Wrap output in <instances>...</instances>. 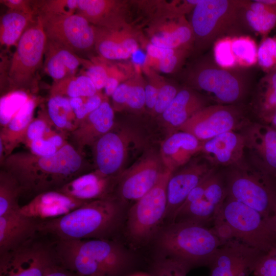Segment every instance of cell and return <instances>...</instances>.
<instances>
[{
	"label": "cell",
	"mask_w": 276,
	"mask_h": 276,
	"mask_svg": "<svg viewBox=\"0 0 276 276\" xmlns=\"http://www.w3.org/2000/svg\"><path fill=\"white\" fill-rule=\"evenodd\" d=\"M226 197L245 204L269 219L276 203V181L245 161L223 174Z\"/></svg>",
	"instance_id": "cell-9"
},
{
	"label": "cell",
	"mask_w": 276,
	"mask_h": 276,
	"mask_svg": "<svg viewBox=\"0 0 276 276\" xmlns=\"http://www.w3.org/2000/svg\"><path fill=\"white\" fill-rule=\"evenodd\" d=\"M202 142L193 134L183 131L173 132L162 143L159 156L164 167L173 172L187 164L200 152Z\"/></svg>",
	"instance_id": "cell-26"
},
{
	"label": "cell",
	"mask_w": 276,
	"mask_h": 276,
	"mask_svg": "<svg viewBox=\"0 0 276 276\" xmlns=\"http://www.w3.org/2000/svg\"><path fill=\"white\" fill-rule=\"evenodd\" d=\"M190 52L184 49L176 50L173 53L162 59H149V63L159 72L165 74L173 73L181 67Z\"/></svg>",
	"instance_id": "cell-44"
},
{
	"label": "cell",
	"mask_w": 276,
	"mask_h": 276,
	"mask_svg": "<svg viewBox=\"0 0 276 276\" xmlns=\"http://www.w3.org/2000/svg\"><path fill=\"white\" fill-rule=\"evenodd\" d=\"M241 130L249 164L276 181V130L268 124L248 122Z\"/></svg>",
	"instance_id": "cell-16"
},
{
	"label": "cell",
	"mask_w": 276,
	"mask_h": 276,
	"mask_svg": "<svg viewBox=\"0 0 276 276\" xmlns=\"http://www.w3.org/2000/svg\"><path fill=\"white\" fill-rule=\"evenodd\" d=\"M151 76L149 81L145 85V106L152 112L157 99L161 79L156 75Z\"/></svg>",
	"instance_id": "cell-50"
},
{
	"label": "cell",
	"mask_w": 276,
	"mask_h": 276,
	"mask_svg": "<svg viewBox=\"0 0 276 276\" xmlns=\"http://www.w3.org/2000/svg\"><path fill=\"white\" fill-rule=\"evenodd\" d=\"M190 270L182 263L164 256L154 264L152 276H187Z\"/></svg>",
	"instance_id": "cell-45"
},
{
	"label": "cell",
	"mask_w": 276,
	"mask_h": 276,
	"mask_svg": "<svg viewBox=\"0 0 276 276\" xmlns=\"http://www.w3.org/2000/svg\"><path fill=\"white\" fill-rule=\"evenodd\" d=\"M29 92L23 90L9 91L1 97L0 127L6 126L16 113L26 102L30 96Z\"/></svg>",
	"instance_id": "cell-38"
},
{
	"label": "cell",
	"mask_w": 276,
	"mask_h": 276,
	"mask_svg": "<svg viewBox=\"0 0 276 276\" xmlns=\"http://www.w3.org/2000/svg\"><path fill=\"white\" fill-rule=\"evenodd\" d=\"M246 0H199L189 20L192 29L193 50H207L218 39L241 34L246 28L243 9Z\"/></svg>",
	"instance_id": "cell-6"
},
{
	"label": "cell",
	"mask_w": 276,
	"mask_h": 276,
	"mask_svg": "<svg viewBox=\"0 0 276 276\" xmlns=\"http://www.w3.org/2000/svg\"><path fill=\"white\" fill-rule=\"evenodd\" d=\"M89 201L80 200L59 191H50L35 196L19 212L38 221L63 216Z\"/></svg>",
	"instance_id": "cell-21"
},
{
	"label": "cell",
	"mask_w": 276,
	"mask_h": 276,
	"mask_svg": "<svg viewBox=\"0 0 276 276\" xmlns=\"http://www.w3.org/2000/svg\"><path fill=\"white\" fill-rule=\"evenodd\" d=\"M90 276H102V275H100V274H94V275H90Z\"/></svg>",
	"instance_id": "cell-61"
},
{
	"label": "cell",
	"mask_w": 276,
	"mask_h": 276,
	"mask_svg": "<svg viewBox=\"0 0 276 276\" xmlns=\"http://www.w3.org/2000/svg\"><path fill=\"white\" fill-rule=\"evenodd\" d=\"M99 92L92 81L82 74L72 76L54 82L50 88V96H59L70 99L90 97Z\"/></svg>",
	"instance_id": "cell-35"
},
{
	"label": "cell",
	"mask_w": 276,
	"mask_h": 276,
	"mask_svg": "<svg viewBox=\"0 0 276 276\" xmlns=\"http://www.w3.org/2000/svg\"><path fill=\"white\" fill-rule=\"evenodd\" d=\"M0 2L9 9L36 15L32 1L1 0Z\"/></svg>",
	"instance_id": "cell-53"
},
{
	"label": "cell",
	"mask_w": 276,
	"mask_h": 276,
	"mask_svg": "<svg viewBox=\"0 0 276 276\" xmlns=\"http://www.w3.org/2000/svg\"><path fill=\"white\" fill-rule=\"evenodd\" d=\"M133 78L120 83L111 95L114 110L121 109L126 106Z\"/></svg>",
	"instance_id": "cell-52"
},
{
	"label": "cell",
	"mask_w": 276,
	"mask_h": 276,
	"mask_svg": "<svg viewBox=\"0 0 276 276\" xmlns=\"http://www.w3.org/2000/svg\"><path fill=\"white\" fill-rule=\"evenodd\" d=\"M210 99L188 87L180 88L167 109L161 114L167 125L177 129L191 117L210 105Z\"/></svg>",
	"instance_id": "cell-30"
},
{
	"label": "cell",
	"mask_w": 276,
	"mask_h": 276,
	"mask_svg": "<svg viewBox=\"0 0 276 276\" xmlns=\"http://www.w3.org/2000/svg\"><path fill=\"white\" fill-rule=\"evenodd\" d=\"M131 276H149V275H146L145 274H143V273H137V274L132 275Z\"/></svg>",
	"instance_id": "cell-60"
},
{
	"label": "cell",
	"mask_w": 276,
	"mask_h": 276,
	"mask_svg": "<svg viewBox=\"0 0 276 276\" xmlns=\"http://www.w3.org/2000/svg\"><path fill=\"white\" fill-rule=\"evenodd\" d=\"M58 262L52 242L39 239L37 235L0 254V276H44Z\"/></svg>",
	"instance_id": "cell-11"
},
{
	"label": "cell",
	"mask_w": 276,
	"mask_h": 276,
	"mask_svg": "<svg viewBox=\"0 0 276 276\" xmlns=\"http://www.w3.org/2000/svg\"><path fill=\"white\" fill-rule=\"evenodd\" d=\"M54 130L55 129L47 114L45 109L43 108L30 123L22 144L26 146L32 141L45 137Z\"/></svg>",
	"instance_id": "cell-42"
},
{
	"label": "cell",
	"mask_w": 276,
	"mask_h": 276,
	"mask_svg": "<svg viewBox=\"0 0 276 276\" xmlns=\"http://www.w3.org/2000/svg\"><path fill=\"white\" fill-rule=\"evenodd\" d=\"M36 17L35 14L9 9L1 18V45L8 49L16 47L24 33Z\"/></svg>",
	"instance_id": "cell-33"
},
{
	"label": "cell",
	"mask_w": 276,
	"mask_h": 276,
	"mask_svg": "<svg viewBox=\"0 0 276 276\" xmlns=\"http://www.w3.org/2000/svg\"><path fill=\"white\" fill-rule=\"evenodd\" d=\"M270 225L276 234V203L272 216L269 219Z\"/></svg>",
	"instance_id": "cell-57"
},
{
	"label": "cell",
	"mask_w": 276,
	"mask_h": 276,
	"mask_svg": "<svg viewBox=\"0 0 276 276\" xmlns=\"http://www.w3.org/2000/svg\"><path fill=\"white\" fill-rule=\"evenodd\" d=\"M145 85L140 76L133 78L126 106L140 110L145 106Z\"/></svg>",
	"instance_id": "cell-47"
},
{
	"label": "cell",
	"mask_w": 276,
	"mask_h": 276,
	"mask_svg": "<svg viewBox=\"0 0 276 276\" xmlns=\"http://www.w3.org/2000/svg\"><path fill=\"white\" fill-rule=\"evenodd\" d=\"M47 41L37 16L20 37L9 63L6 93L15 90L35 93L38 89V73L42 66Z\"/></svg>",
	"instance_id": "cell-8"
},
{
	"label": "cell",
	"mask_w": 276,
	"mask_h": 276,
	"mask_svg": "<svg viewBox=\"0 0 276 276\" xmlns=\"http://www.w3.org/2000/svg\"><path fill=\"white\" fill-rule=\"evenodd\" d=\"M22 191L17 180L10 173L0 171V216L19 210V197Z\"/></svg>",
	"instance_id": "cell-36"
},
{
	"label": "cell",
	"mask_w": 276,
	"mask_h": 276,
	"mask_svg": "<svg viewBox=\"0 0 276 276\" xmlns=\"http://www.w3.org/2000/svg\"><path fill=\"white\" fill-rule=\"evenodd\" d=\"M86 68L83 74L90 78L97 90L99 91L104 88L110 75L107 68L99 63H91Z\"/></svg>",
	"instance_id": "cell-48"
},
{
	"label": "cell",
	"mask_w": 276,
	"mask_h": 276,
	"mask_svg": "<svg viewBox=\"0 0 276 276\" xmlns=\"http://www.w3.org/2000/svg\"><path fill=\"white\" fill-rule=\"evenodd\" d=\"M158 155L149 154L119 176L113 196L122 203L136 202L156 183L165 168Z\"/></svg>",
	"instance_id": "cell-15"
},
{
	"label": "cell",
	"mask_w": 276,
	"mask_h": 276,
	"mask_svg": "<svg viewBox=\"0 0 276 276\" xmlns=\"http://www.w3.org/2000/svg\"><path fill=\"white\" fill-rule=\"evenodd\" d=\"M45 109L54 129L68 137L76 129V118L70 98L50 96Z\"/></svg>",
	"instance_id": "cell-34"
},
{
	"label": "cell",
	"mask_w": 276,
	"mask_h": 276,
	"mask_svg": "<svg viewBox=\"0 0 276 276\" xmlns=\"http://www.w3.org/2000/svg\"><path fill=\"white\" fill-rule=\"evenodd\" d=\"M38 14L69 15L75 14L77 8V0H48L33 1Z\"/></svg>",
	"instance_id": "cell-41"
},
{
	"label": "cell",
	"mask_w": 276,
	"mask_h": 276,
	"mask_svg": "<svg viewBox=\"0 0 276 276\" xmlns=\"http://www.w3.org/2000/svg\"><path fill=\"white\" fill-rule=\"evenodd\" d=\"M186 86L218 104L236 105L247 94L249 81L239 68L221 67L213 56L206 55L198 59L187 71Z\"/></svg>",
	"instance_id": "cell-7"
},
{
	"label": "cell",
	"mask_w": 276,
	"mask_h": 276,
	"mask_svg": "<svg viewBox=\"0 0 276 276\" xmlns=\"http://www.w3.org/2000/svg\"><path fill=\"white\" fill-rule=\"evenodd\" d=\"M119 177L106 176L94 170L79 176L57 191L84 201L111 198Z\"/></svg>",
	"instance_id": "cell-24"
},
{
	"label": "cell",
	"mask_w": 276,
	"mask_h": 276,
	"mask_svg": "<svg viewBox=\"0 0 276 276\" xmlns=\"http://www.w3.org/2000/svg\"><path fill=\"white\" fill-rule=\"evenodd\" d=\"M52 133L26 145L29 152L39 156L52 155L57 152L59 149L54 145L49 136Z\"/></svg>",
	"instance_id": "cell-49"
},
{
	"label": "cell",
	"mask_w": 276,
	"mask_h": 276,
	"mask_svg": "<svg viewBox=\"0 0 276 276\" xmlns=\"http://www.w3.org/2000/svg\"><path fill=\"white\" fill-rule=\"evenodd\" d=\"M106 96L99 91L90 97H80L71 98L70 103L76 118V128L91 112L96 110Z\"/></svg>",
	"instance_id": "cell-40"
},
{
	"label": "cell",
	"mask_w": 276,
	"mask_h": 276,
	"mask_svg": "<svg viewBox=\"0 0 276 276\" xmlns=\"http://www.w3.org/2000/svg\"><path fill=\"white\" fill-rule=\"evenodd\" d=\"M95 27L94 47L101 57L108 60L126 59L137 50V39L129 26L113 29Z\"/></svg>",
	"instance_id": "cell-23"
},
{
	"label": "cell",
	"mask_w": 276,
	"mask_h": 276,
	"mask_svg": "<svg viewBox=\"0 0 276 276\" xmlns=\"http://www.w3.org/2000/svg\"><path fill=\"white\" fill-rule=\"evenodd\" d=\"M176 50L158 47L153 45L150 42L146 46V51L148 59L154 60L162 59L173 53Z\"/></svg>",
	"instance_id": "cell-54"
},
{
	"label": "cell",
	"mask_w": 276,
	"mask_h": 276,
	"mask_svg": "<svg viewBox=\"0 0 276 276\" xmlns=\"http://www.w3.org/2000/svg\"><path fill=\"white\" fill-rule=\"evenodd\" d=\"M232 48L238 68H246L257 64L258 46L249 35L232 37Z\"/></svg>",
	"instance_id": "cell-37"
},
{
	"label": "cell",
	"mask_w": 276,
	"mask_h": 276,
	"mask_svg": "<svg viewBox=\"0 0 276 276\" xmlns=\"http://www.w3.org/2000/svg\"><path fill=\"white\" fill-rule=\"evenodd\" d=\"M268 125L276 130V113Z\"/></svg>",
	"instance_id": "cell-58"
},
{
	"label": "cell",
	"mask_w": 276,
	"mask_h": 276,
	"mask_svg": "<svg viewBox=\"0 0 276 276\" xmlns=\"http://www.w3.org/2000/svg\"><path fill=\"white\" fill-rule=\"evenodd\" d=\"M268 252L276 259V245L273 247Z\"/></svg>",
	"instance_id": "cell-59"
},
{
	"label": "cell",
	"mask_w": 276,
	"mask_h": 276,
	"mask_svg": "<svg viewBox=\"0 0 276 276\" xmlns=\"http://www.w3.org/2000/svg\"><path fill=\"white\" fill-rule=\"evenodd\" d=\"M257 60L266 74L276 70V36L262 38L258 45Z\"/></svg>",
	"instance_id": "cell-43"
},
{
	"label": "cell",
	"mask_w": 276,
	"mask_h": 276,
	"mask_svg": "<svg viewBox=\"0 0 276 276\" xmlns=\"http://www.w3.org/2000/svg\"><path fill=\"white\" fill-rule=\"evenodd\" d=\"M91 63L68 48L48 39L43 67L53 83L75 75L79 67H87Z\"/></svg>",
	"instance_id": "cell-29"
},
{
	"label": "cell",
	"mask_w": 276,
	"mask_h": 276,
	"mask_svg": "<svg viewBox=\"0 0 276 276\" xmlns=\"http://www.w3.org/2000/svg\"><path fill=\"white\" fill-rule=\"evenodd\" d=\"M123 214V203L114 197L95 200L60 217L39 221L38 232L54 239L114 240Z\"/></svg>",
	"instance_id": "cell-2"
},
{
	"label": "cell",
	"mask_w": 276,
	"mask_h": 276,
	"mask_svg": "<svg viewBox=\"0 0 276 276\" xmlns=\"http://www.w3.org/2000/svg\"><path fill=\"white\" fill-rule=\"evenodd\" d=\"M139 142L135 131L114 125L92 146L95 170L106 176H119L131 146Z\"/></svg>",
	"instance_id": "cell-14"
},
{
	"label": "cell",
	"mask_w": 276,
	"mask_h": 276,
	"mask_svg": "<svg viewBox=\"0 0 276 276\" xmlns=\"http://www.w3.org/2000/svg\"><path fill=\"white\" fill-rule=\"evenodd\" d=\"M248 122L236 105H209L194 114L178 130L189 132L201 142L221 133L241 129Z\"/></svg>",
	"instance_id": "cell-12"
},
{
	"label": "cell",
	"mask_w": 276,
	"mask_h": 276,
	"mask_svg": "<svg viewBox=\"0 0 276 276\" xmlns=\"http://www.w3.org/2000/svg\"><path fill=\"white\" fill-rule=\"evenodd\" d=\"M125 3L114 0H77L76 13L91 24L108 29L124 26Z\"/></svg>",
	"instance_id": "cell-28"
},
{
	"label": "cell",
	"mask_w": 276,
	"mask_h": 276,
	"mask_svg": "<svg viewBox=\"0 0 276 276\" xmlns=\"http://www.w3.org/2000/svg\"><path fill=\"white\" fill-rule=\"evenodd\" d=\"M173 172L167 184L165 220L171 222L192 190L214 169L206 160L189 162Z\"/></svg>",
	"instance_id": "cell-18"
},
{
	"label": "cell",
	"mask_w": 276,
	"mask_h": 276,
	"mask_svg": "<svg viewBox=\"0 0 276 276\" xmlns=\"http://www.w3.org/2000/svg\"><path fill=\"white\" fill-rule=\"evenodd\" d=\"M269 219L248 205L226 197L212 227L224 243L235 240L268 252L276 245V234Z\"/></svg>",
	"instance_id": "cell-5"
},
{
	"label": "cell",
	"mask_w": 276,
	"mask_h": 276,
	"mask_svg": "<svg viewBox=\"0 0 276 276\" xmlns=\"http://www.w3.org/2000/svg\"><path fill=\"white\" fill-rule=\"evenodd\" d=\"M48 40L75 53L84 52L95 46L96 27L76 13L69 15L38 14Z\"/></svg>",
	"instance_id": "cell-13"
},
{
	"label": "cell",
	"mask_w": 276,
	"mask_h": 276,
	"mask_svg": "<svg viewBox=\"0 0 276 276\" xmlns=\"http://www.w3.org/2000/svg\"><path fill=\"white\" fill-rule=\"evenodd\" d=\"M53 246L59 263L79 276H121L131 258L115 240L54 239Z\"/></svg>",
	"instance_id": "cell-3"
},
{
	"label": "cell",
	"mask_w": 276,
	"mask_h": 276,
	"mask_svg": "<svg viewBox=\"0 0 276 276\" xmlns=\"http://www.w3.org/2000/svg\"><path fill=\"white\" fill-rule=\"evenodd\" d=\"M254 276H276V259L265 253L257 263L252 273Z\"/></svg>",
	"instance_id": "cell-51"
},
{
	"label": "cell",
	"mask_w": 276,
	"mask_h": 276,
	"mask_svg": "<svg viewBox=\"0 0 276 276\" xmlns=\"http://www.w3.org/2000/svg\"><path fill=\"white\" fill-rule=\"evenodd\" d=\"M107 97L101 105L89 113L73 131L69 137L71 144L81 153L114 126V112Z\"/></svg>",
	"instance_id": "cell-20"
},
{
	"label": "cell",
	"mask_w": 276,
	"mask_h": 276,
	"mask_svg": "<svg viewBox=\"0 0 276 276\" xmlns=\"http://www.w3.org/2000/svg\"><path fill=\"white\" fill-rule=\"evenodd\" d=\"M89 167L84 154L69 142L49 156L37 155L29 151L13 152L1 165L2 169L17 180L22 194L34 196L59 190L72 180L89 172Z\"/></svg>",
	"instance_id": "cell-1"
},
{
	"label": "cell",
	"mask_w": 276,
	"mask_h": 276,
	"mask_svg": "<svg viewBox=\"0 0 276 276\" xmlns=\"http://www.w3.org/2000/svg\"><path fill=\"white\" fill-rule=\"evenodd\" d=\"M172 173L165 169L155 185L128 211L126 233L133 242L141 244L149 241L165 220L167 184Z\"/></svg>",
	"instance_id": "cell-10"
},
{
	"label": "cell",
	"mask_w": 276,
	"mask_h": 276,
	"mask_svg": "<svg viewBox=\"0 0 276 276\" xmlns=\"http://www.w3.org/2000/svg\"><path fill=\"white\" fill-rule=\"evenodd\" d=\"M120 84V80L117 77L110 75L104 88L105 96H111Z\"/></svg>",
	"instance_id": "cell-56"
},
{
	"label": "cell",
	"mask_w": 276,
	"mask_h": 276,
	"mask_svg": "<svg viewBox=\"0 0 276 276\" xmlns=\"http://www.w3.org/2000/svg\"><path fill=\"white\" fill-rule=\"evenodd\" d=\"M252 110L262 123L268 124L276 113V70L259 81L251 102Z\"/></svg>",
	"instance_id": "cell-31"
},
{
	"label": "cell",
	"mask_w": 276,
	"mask_h": 276,
	"mask_svg": "<svg viewBox=\"0 0 276 276\" xmlns=\"http://www.w3.org/2000/svg\"><path fill=\"white\" fill-rule=\"evenodd\" d=\"M150 43L158 47L173 50H193L194 34L185 16H167L154 21L148 30Z\"/></svg>",
	"instance_id": "cell-19"
},
{
	"label": "cell",
	"mask_w": 276,
	"mask_h": 276,
	"mask_svg": "<svg viewBox=\"0 0 276 276\" xmlns=\"http://www.w3.org/2000/svg\"><path fill=\"white\" fill-rule=\"evenodd\" d=\"M44 276H79L76 273L66 269L59 262L46 272Z\"/></svg>",
	"instance_id": "cell-55"
},
{
	"label": "cell",
	"mask_w": 276,
	"mask_h": 276,
	"mask_svg": "<svg viewBox=\"0 0 276 276\" xmlns=\"http://www.w3.org/2000/svg\"><path fill=\"white\" fill-rule=\"evenodd\" d=\"M265 253L239 241H226L209 262V276H249Z\"/></svg>",
	"instance_id": "cell-17"
},
{
	"label": "cell",
	"mask_w": 276,
	"mask_h": 276,
	"mask_svg": "<svg viewBox=\"0 0 276 276\" xmlns=\"http://www.w3.org/2000/svg\"><path fill=\"white\" fill-rule=\"evenodd\" d=\"M38 223L19 210L0 216V254L14 249L37 236Z\"/></svg>",
	"instance_id": "cell-27"
},
{
	"label": "cell",
	"mask_w": 276,
	"mask_h": 276,
	"mask_svg": "<svg viewBox=\"0 0 276 276\" xmlns=\"http://www.w3.org/2000/svg\"><path fill=\"white\" fill-rule=\"evenodd\" d=\"M42 101L41 97L31 95L9 122L1 128L0 165L22 144L27 128L34 118L35 110Z\"/></svg>",
	"instance_id": "cell-25"
},
{
	"label": "cell",
	"mask_w": 276,
	"mask_h": 276,
	"mask_svg": "<svg viewBox=\"0 0 276 276\" xmlns=\"http://www.w3.org/2000/svg\"><path fill=\"white\" fill-rule=\"evenodd\" d=\"M243 18L246 27L262 38L267 37L276 26V5L267 4L261 0H246Z\"/></svg>",
	"instance_id": "cell-32"
},
{
	"label": "cell",
	"mask_w": 276,
	"mask_h": 276,
	"mask_svg": "<svg viewBox=\"0 0 276 276\" xmlns=\"http://www.w3.org/2000/svg\"><path fill=\"white\" fill-rule=\"evenodd\" d=\"M200 152L212 166L231 167L245 161V143L242 133L229 131L202 142Z\"/></svg>",
	"instance_id": "cell-22"
},
{
	"label": "cell",
	"mask_w": 276,
	"mask_h": 276,
	"mask_svg": "<svg viewBox=\"0 0 276 276\" xmlns=\"http://www.w3.org/2000/svg\"><path fill=\"white\" fill-rule=\"evenodd\" d=\"M180 89L174 84L161 79L157 99L152 112L161 115L171 104Z\"/></svg>",
	"instance_id": "cell-46"
},
{
	"label": "cell",
	"mask_w": 276,
	"mask_h": 276,
	"mask_svg": "<svg viewBox=\"0 0 276 276\" xmlns=\"http://www.w3.org/2000/svg\"><path fill=\"white\" fill-rule=\"evenodd\" d=\"M223 243L213 227L190 221L169 223L158 240L165 256L182 263L190 269L208 266Z\"/></svg>",
	"instance_id": "cell-4"
},
{
	"label": "cell",
	"mask_w": 276,
	"mask_h": 276,
	"mask_svg": "<svg viewBox=\"0 0 276 276\" xmlns=\"http://www.w3.org/2000/svg\"><path fill=\"white\" fill-rule=\"evenodd\" d=\"M231 36L217 39L213 44V58L215 63L222 68H238L232 48Z\"/></svg>",
	"instance_id": "cell-39"
}]
</instances>
